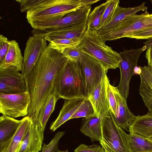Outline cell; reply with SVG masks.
<instances>
[{"label":"cell","mask_w":152,"mask_h":152,"mask_svg":"<svg viewBox=\"0 0 152 152\" xmlns=\"http://www.w3.org/2000/svg\"><path fill=\"white\" fill-rule=\"evenodd\" d=\"M59 97L53 92L48 96L40 108L37 118L39 124L45 129L46 124L54 111Z\"/></svg>","instance_id":"d4e9b609"},{"label":"cell","mask_w":152,"mask_h":152,"mask_svg":"<svg viewBox=\"0 0 152 152\" xmlns=\"http://www.w3.org/2000/svg\"><path fill=\"white\" fill-rule=\"evenodd\" d=\"M128 131L146 138L152 137V113L136 116Z\"/></svg>","instance_id":"7402d4cb"},{"label":"cell","mask_w":152,"mask_h":152,"mask_svg":"<svg viewBox=\"0 0 152 152\" xmlns=\"http://www.w3.org/2000/svg\"><path fill=\"white\" fill-rule=\"evenodd\" d=\"M81 39H57L49 42L50 47L58 52L62 53L66 48L78 46Z\"/></svg>","instance_id":"83f0119b"},{"label":"cell","mask_w":152,"mask_h":152,"mask_svg":"<svg viewBox=\"0 0 152 152\" xmlns=\"http://www.w3.org/2000/svg\"><path fill=\"white\" fill-rule=\"evenodd\" d=\"M145 57L148 62V65L152 67V47L147 49Z\"/></svg>","instance_id":"74e56055"},{"label":"cell","mask_w":152,"mask_h":152,"mask_svg":"<svg viewBox=\"0 0 152 152\" xmlns=\"http://www.w3.org/2000/svg\"><path fill=\"white\" fill-rule=\"evenodd\" d=\"M110 0L96 7L88 16L87 29L98 31L101 28V22L105 10Z\"/></svg>","instance_id":"4316f807"},{"label":"cell","mask_w":152,"mask_h":152,"mask_svg":"<svg viewBox=\"0 0 152 152\" xmlns=\"http://www.w3.org/2000/svg\"><path fill=\"white\" fill-rule=\"evenodd\" d=\"M65 132L60 131L57 132L50 142L48 144H43L41 152H55L58 150L59 142L64 135Z\"/></svg>","instance_id":"1f68e13d"},{"label":"cell","mask_w":152,"mask_h":152,"mask_svg":"<svg viewBox=\"0 0 152 152\" xmlns=\"http://www.w3.org/2000/svg\"><path fill=\"white\" fill-rule=\"evenodd\" d=\"M53 92L64 99L87 98L78 63L66 61L57 76Z\"/></svg>","instance_id":"7a4b0ae2"},{"label":"cell","mask_w":152,"mask_h":152,"mask_svg":"<svg viewBox=\"0 0 152 152\" xmlns=\"http://www.w3.org/2000/svg\"><path fill=\"white\" fill-rule=\"evenodd\" d=\"M57 152H68V150H66V151H61L59 150H58Z\"/></svg>","instance_id":"60d3db41"},{"label":"cell","mask_w":152,"mask_h":152,"mask_svg":"<svg viewBox=\"0 0 152 152\" xmlns=\"http://www.w3.org/2000/svg\"><path fill=\"white\" fill-rule=\"evenodd\" d=\"M82 51L78 45L66 48L62 53L63 56L68 61L78 63Z\"/></svg>","instance_id":"4dcf8cb0"},{"label":"cell","mask_w":152,"mask_h":152,"mask_svg":"<svg viewBox=\"0 0 152 152\" xmlns=\"http://www.w3.org/2000/svg\"><path fill=\"white\" fill-rule=\"evenodd\" d=\"M102 140L100 142L109 152H130L128 134L115 122L110 110L102 121Z\"/></svg>","instance_id":"5b68a950"},{"label":"cell","mask_w":152,"mask_h":152,"mask_svg":"<svg viewBox=\"0 0 152 152\" xmlns=\"http://www.w3.org/2000/svg\"><path fill=\"white\" fill-rule=\"evenodd\" d=\"M87 22L75 25L49 33L44 37L50 42L59 39H81L87 29Z\"/></svg>","instance_id":"d6986e66"},{"label":"cell","mask_w":152,"mask_h":152,"mask_svg":"<svg viewBox=\"0 0 152 152\" xmlns=\"http://www.w3.org/2000/svg\"><path fill=\"white\" fill-rule=\"evenodd\" d=\"M82 6L80 0H47L35 9L26 12L30 25L61 17Z\"/></svg>","instance_id":"277c9868"},{"label":"cell","mask_w":152,"mask_h":152,"mask_svg":"<svg viewBox=\"0 0 152 152\" xmlns=\"http://www.w3.org/2000/svg\"><path fill=\"white\" fill-rule=\"evenodd\" d=\"M150 1L151 2V3L152 4V0H150Z\"/></svg>","instance_id":"ee69618b"},{"label":"cell","mask_w":152,"mask_h":152,"mask_svg":"<svg viewBox=\"0 0 152 152\" xmlns=\"http://www.w3.org/2000/svg\"><path fill=\"white\" fill-rule=\"evenodd\" d=\"M97 31L87 29L78 45L83 52L98 60L107 72L119 67V53L106 45Z\"/></svg>","instance_id":"3957f363"},{"label":"cell","mask_w":152,"mask_h":152,"mask_svg":"<svg viewBox=\"0 0 152 152\" xmlns=\"http://www.w3.org/2000/svg\"><path fill=\"white\" fill-rule=\"evenodd\" d=\"M108 78L106 73L103 76L100 82L87 97L92 104L95 115L98 117L105 115L110 110L106 89Z\"/></svg>","instance_id":"5bb4252c"},{"label":"cell","mask_w":152,"mask_h":152,"mask_svg":"<svg viewBox=\"0 0 152 152\" xmlns=\"http://www.w3.org/2000/svg\"><path fill=\"white\" fill-rule=\"evenodd\" d=\"M100 0H80L82 6H87L91 7V5Z\"/></svg>","instance_id":"f35d334b"},{"label":"cell","mask_w":152,"mask_h":152,"mask_svg":"<svg viewBox=\"0 0 152 152\" xmlns=\"http://www.w3.org/2000/svg\"><path fill=\"white\" fill-rule=\"evenodd\" d=\"M152 37V27L144 29L132 36L130 38L148 39Z\"/></svg>","instance_id":"8d00e7d4"},{"label":"cell","mask_w":152,"mask_h":152,"mask_svg":"<svg viewBox=\"0 0 152 152\" xmlns=\"http://www.w3.org/2000/svg\"><path fill=\"white\" fill-rule=\"evenodd\" d=\"M148 139V140H150L152 142V137H150L148 138H147Z\"/></svg>","instance_id":"b9f144b4"},{"label":"cell","mask_w":152,"mask_h":152,"mask_svg":"<svg viewBox=\"0 0 152 152\" xmlns=\"http://www.w3.org/2000/svg\"><path fill=\"white\" fill-rule=\"evenodd\" d=\"M21 120L2 115L0 117V145L6 142L15 134Z\"/></svg>","instance_id":"cb8c5ba5"},{"label":"cell","mask_w":152,"mask_h":152,"mask_svg":"<svg viewBox=\"0 0 152 152\" xmlns=\"http://www.w3.org/2000/svg\"><path fill=\"white\" fill-rule=\"evenodd\" d=\"M145 4L146 2H143L138 6L130 7H123L118 5L111 20L97 31L98 34L100 35L109 31L130 15L140 11H147L148 8Z\"/></svg>","instance_id":"2e32d148"},{"label":"cell","mask_w":152,"mask_h":152,"mask_svg":"<svg viewBox=\"0 0 152 152\" xmlns=\"http://www.w3.org/2000/svg\"><path fill=\"white\" fill-rule=\"evenodd\" d=\"M112 88L116 102L117 111L115 115H112L118 126L128 131L129 128L134 120L136 116L129 110L126 99L120 94L117 87L113 86Z\"/></svg>","instance_id":"9a60e30c"},{"label":"cell","mask_w":152,"mask_h":152,"mask_svg":"<svg viewBox=\"0 0 152 152\" xmlns=\"http://www.w3.org/2000/svg\"><path fill=\"white\" fill-rule=\"evenodd\" d=\"M96 115L93 107L88 98H86L84 102L71 117L70 119L76 118H88Z\"/></svg>","instance_id":"f1b7e54d"},{"label":"cell","mask_w":152,"mask_h":152,"mask_svg":"<svg viewBox=\"0 0 152 152\" xmlns=\"http://www.w3.org/2000/svg\"><path fill=\"white\" fill-rule=\"evenodd\" d=\"M91 7L83 6L56 19L31 25L33 35L44 37L52 31L87 22Z\"/></svg>","instance_id":"52a82bcc"},{"label":"cell","mask_w":152,"mask_h":152,"mask_svg":"<svg viewBox=\"0 0 152 152\" xmlns=\"http://www.w3.org/2000/svg\"><path fill=\"white\" fill-rule=\"evenodd\" d=\"M119 3L120 1L119 0H110L109 3L106 8L103 15L101 27L111 20L114 11Z\"/></svg>","instance_id":"f546056e"},{"label":"cell","mask_w":152,"mask_h":152,"mask_svg":"<svg viewBox=\"0 0 152 152\" xmlns=\"http://www.w3.org/2000/svg\"><path fill=\"white\" fill-rule=\"evenodd\" d=\"M45 129L34 118L30 121L21 143L16 152H39L41 151Z\"/></svg>","instance_id":"8fae6325"},{"label":"cell","mask_w":152,"mask_h":152,"mask_svg":"<svg viewBox=\"0 0 152 152\" xmlns=\"http://www.w3.org/2000/svg\"><path fill=\"white\" fill-rule=\"evenodd\" d=\"M104 115L99 117L94 115L83 119L80 131L93 142L96 141L100 142L102 140L101 123Z\"/></svg>","instance_id":"44dd1931"},{"label":"cell","mask_w":152,"mask_h":152,"mask_svg":"<svg viewBox=\"0 0 152 152\" xmlns=\"http://www.w3.org/2000/svg\"><path fill=\"white\" fill-rule=\"evenodd\" d=\"M10 41L2 34L0 35V63L4 59L8 51Z\"/></svg>","instance_id":"d590c367"},{"label":"cell","mask_w":152,"mask_h":152,"mask_svg":"<svg viewBox=\"0 0 152 152\" xmlns=\"http://www.w3.org/2000/svg\"><path fill=\"white\" fill-rule=\"evenodd\" d=\"M141 72L139 93L148 112L152 113V67L139 66Z\"/></svg>","instance_id":"e0dca14e"},{"label":"cell","mask_w":152,"mask_h":152,"mask_svg":"<svg viewBox=\"0 0 152 152\" xmlns=\"http://www.w3.org/2000/svg\"><path fill=\"white\" fill-rule=\"evenodd\" d=\"M67 60L49 44L31 70L24 76L26 91L30 97L27 115L30 118L37 119L40 108L53 92L57 76Z\"/></svg>","instance_id":"6da1fadb"},{"label":"cell","mask_w":152,"mask_h":152,"mask_svg":"<svg viewBox=\"0 0 152 152\" xmlns=\"http://www.w3.org/2000/svg\"><path fill=\"white\" fill-rule=\"evenodd\" d=\"M143 44L144 45L142 47L144 50L150 47H152V37L147 39Z\"/></svg>","instance_id":"ab89813d"},{"label":"cell","mask_w":152,"mask_h":152,"mask_svg":"<svg viewBox=\"0 0 152 152\" xmlns=\"http://www.w3.org/2000/svg\"><path fill=\"white\" fill-rule=\"evenodd\" d=\"M144 51L142 47L129 50L124 49L119 53L121 58L118 67L120 70L121 78L117 88L121 95L126 99L129 94L130 81L134 74L139 57Z\"/></svg>","instance_id":"ba28073f"},{"label":"cell","mask_w":152,"mask_h":152,"mask_svg":"<svg viewBox=\"0 0 152 152\" xmlns=\"http://www.w3.org/2000/svg\"><path fill=\"white\" fill-rule=\"evenodd\" d=\"M78 63L87 98L107 72L99 61L83 52Z\"/></svg>","instance_id":"9c48e42d"},{"label":"cell","mask_w":152,"mask_h":152,"mask_svg":"<svg viewBox=\"0 0 152 152\" xmlns=\"http://www.w3.org/2000/svg\"><path fill=\"white\" fill-rule=\"evenodd\" d=\"M23 59L18 43L15 40L10 41L7 53L0 63V68H10L22 72Z\"/></svg>","instance_id":"ac0fdd59"},{"label":"cell","mask_w":152,"mask_h":152,"mask_svg":"<svg viewBox=\"0 0 152 152\" xmlns=\"http://www.w3.org/2000/svg\"><path fill=\"white\" fill-rule=\"evenodd\" d=\"M20 6L21 12L33 10L45 2L47 0H16Z\"/></svg>","instance_id":"d6a6232c"},{"label":"cell","mask_w":152,"mask_h":152,"mask_svg":"<svg viewBox=\"0 0 152 152\" xmlns=\"http://www.w3.org/2000/svg\"><path fill=\"white\" fill-rule=\"evenodd\" d=\"M108 78L107 83V94L110 105V110L112 115H115L117 111L116 102L112 88Z\"/></svg>","instance_id":"836d02e7"},{"label":"cell","mask_w":152,"mask_h":152,"mask_svg":"<svg viewBox=\"0 0 152 152\" xmlns=\"http://www.w3.org/2000/svg\"><path fill=\"white\" fill-rule=\"evenodd\" d=\"M105 151L104 152H109L108 151H107L106 150H104Z\"/></svg>","instance_id":"7bdbcfd3"},{"label":"cell","mask_w":152,"mask_h":152,"mask_svg":"<svg viewBox=\"0 0 152 152\" xmlns=\"http://www.w3.org/2000/svg\"><path fill=\"white\" fill-rule=\"evenodd\" d=\"M130 152H152V142L134 133L128 134Z\"/></svg>","instance_id":"484cf974"},{"label":"cell","mask_w":152,"mask_h":152,"mask_svg":"<svg viewBox=\"0 0 152 152\" xmlns=\"http://www.w3.org/2000/svg\"><path fill=\"white\" fill-rule=\"evenodd\" d=\"M26 91L24 77L10 68H0V93L19 94Z\"/></svg>","instance_id":"7c38bea8"},{"label":"cell","mask_w":152,"mask_h":152,"mask_svg":"<svg viewBox=\"0 0 152 152\" xmlns=\"http://www.w3.org/2000/svg\"><path fill=\"white\" fill-rule=\"evenodd\" d=\"M86 98L65 99L58 117L51 124L50 129L54 132L66 122L70 120Z\"/></svg>","instance_id":"ffe728a7"},{"label":"cell","mask_w":152,"mask_h":152,"mask_svg":"<svg viewBox=\"0 0 152 152\" xmlns=\"http://www.w3.org/2000/svg\"><path fill=\"white\" fill-rule=\"evenodd\" d=\"M47 46L43 37L33 35L29 37L24 51L22 74L25 76L34 66L41 53Z\"/></svg>","instance_id":"4fadbf2b"},{"label":"cell","mask_w":152,"mask_h":152,"mask_svg":"<svg viewBox=\"0 0 152 152\" xmlns=\"http://www.w3.org/2000/svg\"><path fill=\"white\" fill-rule=\"evenodd\" d=\"M152 27V14L147 11L128 17L109 31L99 35L104 41L123 37L130 38L142 31Z\"/></svg>","instance_id":"8992f818"},{"label":"cell","mask_w":152,"mask_h":152,"mask_svg":"<svg viewBox=\"0 0 152 152\" xmlns=\"http://www.w3.org/2000/svg\"><path fill=\"white\" fill-rule=\"evenodd\" d=\"M105 151L102 146L93 144L88 145L85 144L80 145L74 150V152H104Z\"/></svg>","instance_id":"e575fe53"},{"label":"cell","mask_w":152,"mask_h":152,"mask_svg":"<svg viewBox=\"0 0 152 152\" xmlns=\"http://www.w3.org/2000/svg\"><path fill=\"white\" fill-rule=\"evenodd\" d=\"M30 102L27 91L15 94L0 93V113L13 118L28 115Z\"/></svg>","instance_id":"30bf717a"},{"label":"cell","mask_w":152,"mask_h":152,"mask_svg":"<svg viewBox=\"0 0 152 152\" xmlns=\"http://www.w3.org/2000/svg\"><path fill=\"white\" fill-rule=\"evenodd\" d=\"M30 120L26 116L21 120L18 129L10 139L0 145V152H16L25 134Z\"/></svg>","instance_id":"603a6c76"}]
</instances>
